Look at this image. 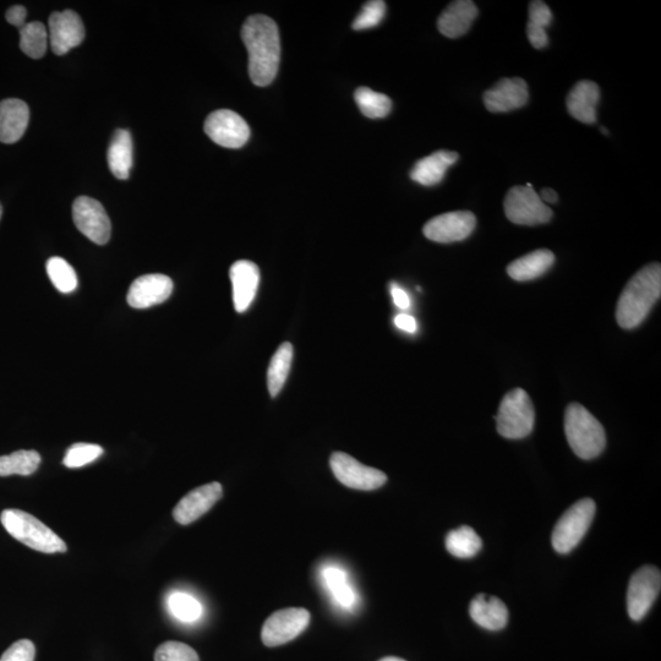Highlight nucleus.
I'll list each match as a JSON object with an SVG mask.
<instances>
[{
    "label": "nucleus",
    "instance_id": "nucleus-13",
    "mask_svg": "<svg viewBox=\"0 0 661 661\" xmlns=\"http://www.w3.org/2000/svg\"><path fill=\"white\" fill-rule=\"evenodd\" d=\"M475 226H477V218L472 212H447L426 222L423 233L431 242L455 243L471 236Z\"/></svg>",
    "mask_w": 661,
    "mask_h": 661
},
{
    "label": "nucleus",
    "instance_id": "nucleus-36",
    "mask_svg": "<svg viewBox=\"0 0 661 661\" xmlns=\"http://www.w3.org/2000/svg\"><path fill=\"white\" fill-rule=\"evenodd\" d=\"M155 661H200L198 653L180 642H166L157 648Z\"/></svg>",
    "mask_w": 661,
    "mask_h": 661
},
{
    "label": "nucleus",
    "instance_id": "nucleus-15",
    "mask_svg": "<svg viewBox=\"0 0 661 661\" xmlns=\"http://www.w3.org/2000/svg\"><path fill=\"white\" fill-rule=\"evenodd\" d=\"M173 281L161 273L145 275L131 283L128 304L134 309H147L165 303L172 296Z\"/></svg>",
    "mask_w": 661,
    "mask_h": 661
},
{
    "label": "nucleus",
    "instance_id": "nucleus-19",
    "mask_svg": "<svg viewBox=\"0 0 661 661\" xmlns=\"http://www.w3.org/2000/svg\"><path fill=\"white\" fill-rule=\"evenodd\" d=\"M29 120L30 109L24 101L9 98L0 102V142H18L23 138Z\"/></svg>",
    "mask_w": 661,
    "mask_h": 661
},
{
    "label": "nucleus",
    "instance_id": "nucleus-21",
    "mask_svg": "<svg viewBox=\"0 0 661 661\" xmlns=\"http://www.w3.org/2000/svg\"><path fill=\"white\" fill-rule=\"evenodd\" d=\"M478 13L477 5L471 0H457L442 12L437 20V29L446 37H461L471 29Z\"/></svg>",
    "mask_w": 661,
    "mask_h": 661
},
{
    "label": "nucleus",
    "instance_id": "nucleus-31",
    "mask_svg": "<svg viewBox=\"0 0 661 661\" xmlns=\"http://www.w3.org/2000/svg\"><path fill=\"white\" fill-rule=\"evenodd\" d=\"M324 579L332 597L343 608H352L355 603V593L348 582L346 572L337 567H327L324 570Z\"/></svg>",
    "mask_w": 661,
    "mask_h": 661
},
{
    "label": "nucleus",
    "instance_id": "nucleus-23",
    "mask_svg": "<svg viewBox=\"0 0 661 661\" xmlns=\"http://www.w3.org/2000/svg\"><path fill=\"white\" fill-rule=\"evenodd\" d=\"M458 158L460 156L453 151H436L415 163L411 178L424 187H433L444 179L447 169L455 165Z\"/></svg>",
    "mask_w": 661,
    "mask_h": 661
},
{
    "label": "nucleus",
    "instance_id": "nucleus-9",
    "mask_svg": "<svg viewBox=\"0 0 661 661\" xmlns=\"http://www.w3.org/2000/svg\"><path fill=\"white\" fill-rule=\"evenodd\" d=\"M330 466L338 482L351 489L371 491L381 488L387 482L384 472L364 466L347 453H333Z\"/></svg>",
    "mask_w": 661,
    "mask_h": 661
},
{
    "label": "nucleus",
    "instance_id": "nucleus-24",
    "mask_svg": "<svg viewBox=\"0 0 661 661\" xmlns=\"http://www.w3.org/2000/svg\"><path fill=\"white\" fill-rule=\"evenodd\" d=\"M555 255L548 249L535 250L508 265V276L518 282H527L543 276L554 265Z\"/></svg>",
    "mask_w": 661,
    "mask_h": 661
},
{
    "label": "nucleus",
    "instance_id": "nucleus-35",
    "mask_svg": "<svg viewBox=\"0 0 661 661\" xmlns=\"http://www.w3.org/2000/svg\"><path fill=\"white\" fill-rule=\"evenodd\" d=\"M386 3L382 0H371L364 5L362 12L353 21V29L363 31L378 26L385 18Z\"/></svg>",
    "mask_w": 661,
    "mask_h": 661
},
{
    "label": "nucleus",
    "instance_id": "nucleus-28",
    "mask_svg": "<svg viewBox=\"0 0 661 661\" xmlns=\"http://www.w3.org/2000/svg\"><path fill=\"white\" fill-rule=\"evenodd\" d=\"M41 464L40 453L36 451L20 450L9 456L0 457V477H9V475H27L34 474Z\"/></svg>",
    "mask_w": 661,
    "mask_h": 661
},
{
    "label": "nucleus",
    "instance_id": "nucleus-20",
    "mask_svg": "<svg viewBox=\"0 0 661 661\" xmlns=\"http://www.w3.org/2000/svg\"><path fill=\"white\" fill-rule=\"evenodd\" d=\"M600 100L599 86L593 81H579L567 96V111L584 124L597 122V107Z\"/></svg>",
    "mask_w": 661,
    "mask_h": 661
},
{
    "label": "nucleus",
    "instance_id": "nucleus-29",
    "mask_svg": "<svg viewBox=\"0 0 661 661\" xmlns=\"http://www.w3.org/2000/svg\"><path fill=\"white\" fill-rule=\"evenodd\" d=\"M20 48L26 56L40 59L45 56L48 47L49 35L46 26L42 23H29L20 27Z\"/></svg>",
    "mask_w": 661,
    "mask_h": 661
},
{
    "label": "nucleus",
    "instance_id": "nucleus-41",
    "mask_svg": "<svg viewBox=\"0 0 661 661\" xmlns=\"http://www.w3.org/2000/svg\"><path fill=\"white\" fill-rule=\"evenodd\" d=\"M26 16L27 10L25 7H21V5H14V7L10 8L7 14H5L8 23L19 27V29L21 26L25 25Z\"/></svg>",
    "mask_w": 661,
    "mask_h": 661
},
{
    "label": "nucleus",
    "instance_id": "nucleus-40",
    "mask_svg": "<svg viewBox=\"0 0 661 661\" xmlns=\"http://www.w3.org/2000/svg\"><path fill=\"white\" fill-rule=\"evenodd\" d=\"M391 294L393 303L396 304L397 308L402 310L411 308V298H409L407 292L401 287H398L396 283L391 284Z\"/></svg>",
    "mask_w": 661,
    "mask_h": 661
},
{
    "label": "nucleus",
    "instance_id": "nucleus-14",
    "mask_svg": "<svg viewBox=\"0 0 661 661\" xmlns=\"http://www.w3.org/2000/svg\"><path fill=\"white\" fill-rule=\"evenodd\" d=\"M48 35L53 52L64 56L85 40V27L78 14L73 10H64L53 13L49 18Z\"/></svg>",
    "mask_w": 661,
    "mask_h": 661
},
{
    "label": "nucleus",
    "instance_id": "nucleus-44",
    "mask_svg": "<svg viewBox=\"0 0 661 661\" xmlns=\"http://www.w3.org/2000/svg\"><path fill=\"white\" fill-rule=\"evenodd\" d=\"M380 661H406V660L396 658V657H387V658L381 659Z\"/></svg>",
    "mask_w": 661,
    "mask_h": 661
},
{
    "label": "nucleus",
    "instance_id": "nucleus-3",
    "mask_svg": "<svg viewBox=\"0 0 661 661\" xmlns=\"http://www.w3.org/2000/svg\"><path fill=\"white\" fill-rule=\"evenodd\" d=\"M565 433L572 451L582 460H593L605 449L603 425L582 404L572 403L567 407Z\"/></svg>",
    "mask_w": 661,
    "mask_h": 661
},
{
    "label": "nucleus",
    "instance_id": "nucleus-46",
    "mask_svg": "<svg viewBox=\"0 0 661 661\" xmlns=\"http://www.w3.org/2000/svg\"><path fill=\"white\" fill-rule=\"evenodd\" d=\"M602 131H603V134H604V135H609V131H608V130L602 128Z\"/></svg>",
    "mask_w": 661,
    "mask_h": 661
},
{
    "label": "nucleus",
    "instance_id": "nucleus-18",
    "mask_svg": "<svg viewBox=\"0 0 661 661\" xmlns=\"http://www.w3.org/2000/svg\"><path fill=\"white\" fill-rule=\"evenodd\" d=\"M233 287V303L237 313H244L253 304L260 284V270L253 261L239 260L229 270Z\"/></svg>",
    "mask_w": 661,
    "mask_h": 661
},
{
    "label": "nucleus",
    "instance_id": "nucleus-26",
    "mask_svg": "<svg viewBox=\"0 0 661 661\" xmlns=\"http://www.w3.org/2000/svg\"><path fill=\"white\" fill-rule=\"evenodd\" d=\"M294 349L291 343L286 342L281 344L270 362L269 370H267V387L272 397L278 396L286 384L289 371L293 362Z\"/></svg>",
    "mask_w": 661,
    "mask_h": 661
},
{
    "label": "nucleus",
    "instance_id": "nucleus-27",
    "mask_svg": "<svg viewBox=\"0 0 661 661\" xmlns=\"http://www.w3.org/2000/svg\"><path fill=\"white\" fill-rule=\"evenodd\" d=\"M446 549L458 559H471L482 550V539L473 528L463 526L451 531L446 537Z\"/></svg>",
    "mask_w": 661,
    "mask_h": 661
},
{
    "label": "nucleus",
    "instance_id": "nucleus-25",
    "mask_svg": "<svg viewBox=\"0 0 661 661\" xmlns=\"http://www.w3.org/2000/svg\"><path fill=\"white\" fill-rule=\"evenodd\" d=\"M108 166L113 176L125 180L133 167V140L128 130L118 129L108 149Z\"/></svg>",
    "mask_w": 661,
    "mask_h": 661
},
{
    "label": "nucleus",
    "instance_id": "nucleus-22",
    "mask_svg": "<svg viewBox=\"0 0 661 661\" xmlns=\"http://www.w3.org/2000/svg\"><path fill=\"white\" fill-rule=\"evenodd\" d=\"M469 615L475 624L489 631H500L508 622L507 606L493 595H477L469 605Z\"/></svg>",
    "mask_w": 661,
    "mask_h": 661
},
{
    "label": "nucleus",
    "instance_id": "nucleus-39",
    "mask_svg": "<svg viewBox=\"0 0 661 661\" xmlns=\"http://www.w3.org/2000/svg\"><path fill=\"white\" fill-rule=\"evenodd\" d=\"M527 35L529 42L532 43L534 48L542 49L548 46L549 37L548 34H546V30L542 29V27L534 26L528 23Z\"/></svg>",
    "mask_w": 661,
    "mask_h": 661
},
{
    "label": "nucleus",
    "instance_id": "nucleus-43",
    "mask_svg": "<svg viewBox=\"0 0 661 661\" xmlns=\"http://www.w3.org/2000/svg\"><path fill=\"white\" fill-rule=\"evenodd\" d=\"M540 199L544 202H549V204H556L559 200V195H557L554 189H543L542 195L539 196Z\"/></svg>",
    "mask_w": 661,
    "mask_h": 661
},
{
    "label": "nucleus",
    "instance_id": "nucleus-33",
    "mask_svg": "<svg viewBox=\"0 0 661 661\" xmlns=\"http://www.w3.org/2000/svg\"><path fill=\"white\" fill-rule=\"evenodd\" d=\"M168 608L176 619L183 622H194L202 615L199 600L187 593H173L168 599Z\"/></svg>",
    "mask_w": 661,
    "mask_h": 661
},
{
    "label": "nucleus",
    "instance_id": "nucleus-30",
    "mask_svg": "<svg viewBox=\"0 0 661 661\" xmlns=\"http://www.w3.org/2000/svg\"><path fill=\"white\" fill-rule=\"evenodd\" d=\"M354 100L365 117L380 119L389 116L392 109V101L380 92H375L369 87H359L354 94Z\"/></svg>",
    "mask_w": 661,
    "mask_h": 661
},
{
    "label": "nucleus",
    "instance_id": "nucleus-34",
    "mask_svg": "<svg viewBox=\"0 0 661 661\" xmlns=\"http://www.w3.org/2000/svg\"><path fill=\"white\" fill-rule=\"evenodd\" d=\"M103 455L101 446L94 444H75L69 447L63 460L68 468H81L95 462Z\"/></svg>",
    "mask_w": 661,
    "mask_h": 661
},
{
    "label": "nucleus",
    "instance_id": "nucleus-10",
    "mask_svg": "<svg viewBox=\"0 0 661 661\" xmlns=\"http://www.w3.org/2000/svg\"><path fill=\"white\" fill-rule=\"evenodd\" d=\"M310 619L311 616L307 609L289 608L277 611L266 620L262 627V642L266 647L283 646L307 630Z\"/></svg>",
    "mask_w": 661,
    "mask_h": 661
},
{
    "label": "nucleus",
    "instance_id": "nucleus-8",
    "mask_svg": "<svg viewBox=\"0 0 661 661\" xmlns=\"http://www.w3.org/2000/svg\"><path fill=\"white\" fill-rule=\"evenodd\" d=\"M661 573L654 566H643L632 576L627 591V611L633 621H641L658 599Z\"/></svg>",
    "mask_w": 661,
    "mask_h": 661
},
{
    "label": "nucleus",
    "instance_id": "nucleus-6",
    "mask_svg": "<svg viewBox=\"0 0 661 661\" xmlns=\"http://www.w3.org/2000/svg\"><path fill=\"white\" fill-rule=\"evenodd\" d=\"M597 511L592 499H582L572 505L557 521L553 532L554 549L557 553L568 554L581 543L587 534Z\"/></svg>",
    "mask_w": 661,
    "mask_h": 661
},
{
    "label": "nucleus",
    "instance_id": "nucleus-16",
    "mask_svg": "<svg viewBox=\"0 0 661 661\" xmlns=\"http://www.w3.org/2000/svg\"><path fill=\"white\" fill-rule=\"evenodd\" d=\"M223 488L220 483L199 486L185 495L173 510V517L182 526L198 521L221 500Z\"/></svg>",
    "mask_w": 661,
    "mask_h": 661
},
{
    "label": "nucleus",
    "instance_id": "nucleus-37",
    "mask_svg": "<svg viewBox=\"0 0 661 661\" xmlns=\"http://www.w3.org/2000/svg\"><path fill=\"white\" fill-rule=\"evenodd\" d=\"M35 655V644L29 639H20L5 650L0 661H35Z\"/></svg>",
    "mask_w": 661,
    "mask_h": 661
},
{
    "label": "nucleus",
    "instance_id": "nucleus-12",
    "mask_svg": "<svg viewBox=\"0 0 661 661\" xmlns=\"http://www.w3.org/2000/svg\"><path fill=\"white\" fill-rule=\"evenodd\" d=\"M205 133L217 145L240 149L250 138V128L238 113L229 109L212 112L205 122Z\"/></svg>",
    "mask_w": 661,
    "mask_h": 661
},
{
    "label": "nucleus",
    "instance_id": "nucleus-11",
    "mask_svg": "<svg viewBox=\"0 0 661 661\" xmlns=\"http://www.w3.org/2000/svg\"><path fill=\"white\" fill-rule=\"evenodd\" d=\"M73 220L91 242L105 245L111 239L112 225L105 207L89 196H80L73 204Z\"/></svg>",
    "mask_w": 661,
    "mask_h": 661
},
{
    "label": "nucleus",
    "instance_id": "nucleus-17",
    "mask_svg": "<svg viewBox=\"0 0 661 661\" xmlns=\"http://www.w3.org/2000/svg\"><path fill=\"white\" fill-rule=\"evenodd\" d=\"M528 85L521 78L502 79L493 89L484 92V105L493 113L515 111L527 105Z\"/></svg>",
    "mask_w": 661,
    "mask_h": 661
},
{
    "label": "nucleus",
    "instance_id": "nucleus-4",
    "mask_svg": "<svg viewBox=\"0 0 661 661\" xmlns=\"http://www.w3.org/2000/svg\"><path fill=\"white\" fill-rule=\"evenodd\" d=\"M5 531L20 543L43 554L65 553L67 544L56 533L30 513L15 510H4L0 515Z\"/></svg>",
    "mask_w": 661,
    "mask_h": 661
},
{
    "label": "nucleus",
    "instance_id": "nucleus-2",
    "mask_svg": "<svg viewBox=\"0 0 661 661\" xmlns=\"http://www.w3.org/2000/svg\"><path fill=\"white\" fill-rule=\"evenodd\" d=\"M661 296V266L650 264L633 276L616 307V320L622 329L632 330L647 319Z\"/></svg>",
    "mask_w": 661,
    "mask_h": 661
},
{
    "label": "nucleus",
    "instance_id": "nucleus-38",
    "mask_svg": "<svg viewBox=\"0 0 661 661\" xmlns=\"http://www.w3.org/2000/svg\"><path fill=\"white\" fill-rule=\"evenodd\" d=\"M551 21H553V13H551L549 5H546L542 0H534L529 5V24L546 30Z\"/></svg>",
    "mask_w": 661,
    "mask_h": 661
},
{
    "label": "nucleus",
    "instance_id": "nucleus-1",
    "mask_svg": "<svg viewBox=\"0 0 661 661\" xmlns=\"http://www.w3.org/2000/svg\"><path fill=\"white\" fill-rule=\"evenodd\" d=\"M242 40L249 54V76L253 84L269 86L276 79L281 62V38L269 16L253 15L245 21Z\"/></svg>",
    "mask_w": 661,
    "mask_h": 661
},
{
    "label": "nucleus",
    "instance_id": "nucleus-5",
    "mask_svg": "<svg viewBox=\"0 0 661 661\" xmlns=\"http://www.w3.org/2000/svg\"><path fill=\"white\" fill-rule=\"evenodd\" d=\"M497 433L510 440H520L532 433L535 423L534 406L523 389L508 392L501 401L496 417Z\"/></svg>",
    "mask_w": 661,
    "mask_h": 661
},
{
    "label": "nucleus",
    "instance_id": "nucleus-42",
    "mask_svg": "<svg viewBox=\"0 0 661 661\" xmlns=\"http://www.w3.org/2000/svg\"><path fill=\"white\" fill-rule=\"evenodd\" d=\"M395 325L398 329L408 333H415L418 329L417 321H415L412 315L408 314L397 315Z\"/></svg>",
    "mask_w": 661,
    "mask_h": 661
},
{
    "label": "nucleus",
    "instance_id": "nucleus-7",
    "mask_svg": "<svg viewBox=\"0 0 661 661\" xmlns=\"http://www.w3.org/2000/svg\"><path fill=\"white\" fill-rule=\"evenodd\" d=\"M505 213L508 220L520 226L544 225L553 217V210L544 204L531 184L508 191L505 198Z\"/></svg>",
    "mask_w": 661,
    "mask_h": 661
},
{
    "label": "nucleus",
    "instance_id": "nucleus-45",
    "mask_svg": "<svg viewBox=\"0 0 661 661\" xmlns=\"http://www.w3.org/2000/svg\"><path fill=\"white\" fill-rule=\"evenodd\" d=\"M2 215H3V207L2 204H0V218H2Z\"/></svg>",
    "mask_w": 661,
    "mask_h": 661
},
{
    "label": "nucleus",
    "instance_id": "nucleus-32",
    "mask_svg": "<svg viewBox=\"0 0 661 661\" xmlns=\"http://www.w3.org/2000/svg\"><path fill=\"white\" fill-rule=\"evenodd\" d=\"M47 273L53 286L62 293L74 292L78 287V276L67 260L62 258H51L47 261Z\"/></svg>",
    "mask_w": 661,
    "mask_h": 661
}]
</instances>
